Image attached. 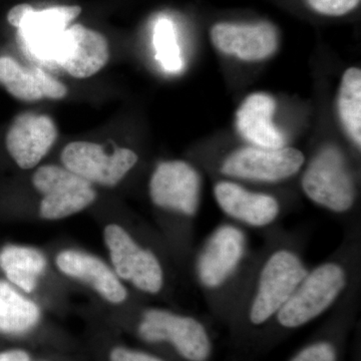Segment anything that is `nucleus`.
I'll list each match as a JSON object with an SVG mask.
<instances>
[{
  "label": "nucleus",
  "instance_id": "obj_17",
  "mask_svg": "<svg viewBox=\"0 0 361 361\" xmlns=\"http://www.w3.org/2000/svg\"><path fill=\"white\" fill-rule=\"evenodd\" d=\"M214 196L227 215L254 227L269 225L279 215V204L274 197L249 191L228 180L216 184Z\"/></svg>",
  "mask_w": 361,
  "mask_h": 361
},
{
  "label": "nucleus",
  "instance_id": "obj_1",
  "mask_svg": "<svg viewBox=\"0 0 361 361\" xmlns=\"http://www.w3.org/2000/svg\"><path fill=\"white\" fill-rule=\"evenodd\" d=\"M345 284V271L337 263H324L307 272L275 316L278 331L300 329L319 317L336 302Z\"/></svg>",
  "mask_w": 361,
  "mask_h": 361
},
{
  "label": "nucleus",
  "instance_id": "obj_21",
  "mask_svg": "<svg viewBox=\"0 0 361 361\" xmlns=\"http://www.w3.org/2000/svg\"><path fill=\"white\" fill-rule=\"evenodd\" d=\"M339 118L346 134L358 148L361 144V71L350 68L344 73L337 99Z\"/></svg>",
  "mask_w": 361,
  "mask_h": 361
},
{
  "label": "nucleus",
  "instance_id": "obj_5",
  "mask_svg": "<svg viewBox=\"0 0 361 361\" xmlns=\"http://www.w3.org/2000/svg\"><path fill=\"white\" fill-rule=\"evenodd\" d=\"M104 238L116 276L144 293L157 294L161 290L164 271L153 252L140 246L130 233L118 224L106 226Z\"/></svg>",
  "mask_w": 361,
  "mask_h": 361
},
{
  "label": "nucleus",
  "instance_id": "obj_19",
  "mask_svg": "<svg viewBox=\"0 0 361 361\" xmlns=\"http://www.w3.org/2000/svg\"><path fill=\"white\" fill-rule=\"evenodd\" d=\"M47 266L44 253L33 247L6 244L0 248V272L4 275L1 279L23 293L35 291Z\"/></svg>",
  "mask_w": 361,
  "mask_h": 361
},
{
  "label": "nucleus",
  "instance_id": "obj_24",
  "mask_svg": "<svg viewBox=\"0 0 361 361\" xmlns=\"http://www.w3.org/2000/svg\"><path fill=\"white\" fill-rule=\"evenodd\" d=\"M316 13L327 16H345L360 4V0H306Z\"/></svg>",
  "mask_w": 361,
  "mask_h": 361
},
{
  "label": "nucleus",
  "instance_id": "obj_23",
  "mask_svg": "<svg viewBox=\"0 0 361 361\" xmlns=\"http://www.w3.org/2000/svg\"><path fill=\"white\" fill-rule=\"evenodd\" d=\"M341 337L324 334L298 349L287 361H342Z\"/></svg>",
  "mask_w": 361,
  "mask_h": 361
},
{
  "label": "nucleus",
  "instance_id": "obj_10",
  "mask_svg": "<svg viewBox=\"0 0 361 361\" xmlns=\"http://www.w3.org/2000/svg\"><path fill=\"white\" fill-rule=\"evenodd\" d=\"M198 172L184 161L161 163L149 180V196L156 206L193 216L200 201Z\"/></svg>",
  "mask_w": 361,
  "mask_h": 361
},
{
  "label": "nucleus",
  "instance_id": "obj_3",
  "mask_svg": "<svg viewBox=\"0 0 361 361\" xmlns=\"http://www.w3.org/2000/svg\"><path fill=\"white\" fill-rule=\"evenodd\" d=\"M306 274L305 266L294 252L281 249L271 254L259 275L257 290L247 315L252 330L274 320Z\"/></svg>",
  "mask_w": 361,
  "mask_h": 361
},
{
  "label": "nucleus",
  "instance_id": "obj_9",
  "mask_svg": "<svg viewBox=\"0 0 361 361\" xmlns=\"http://www.w3.org/2000/svg\"><path fill=\"white\" fill-rule=\"evenodd\" d=\"M58 137V129L51 116L21 113L11 121L4 134L7 155L21 170L37 167Z\"/></svg>",
  "mask_w": 361,
  "mask_h": 361
},
{
  "label": "nucleus",
  "instance_id": "obj_26",
  "mask_svg": "<svg viewBox=\"0 0 361 361\" xmlns=\"http://www.w3.org/2000/svg\"><path fill=\"white\" fill-rule=\"evenodd\" d=\"M33 7L30 6L27 4H18L13 7L11 11L7 13V21H8L9 25L13 26V27L18 28L20 26L21 21H23V18L32 11Z\"/></svg>",
  "mask_w": 361,
  "mask_h": 361
},
{
  "label": "nucleus",
  "instance_id": "obj_6",
  "mask_svg": "<svg viewBox=\"0 0 361 361\" xmlns=\"http://www.w3.org/2000/svg\"><path fill=\"white\" fill-rule=\"evenodd\" d=\"M301 185L311 201L332 212H346L355 204V182L336 149H323L311 161Z\"/></svg>",
  "mask_w": 361,
  "mask_h": 361
},
{
  "label": "nucleus",
  "instance_id": "obj_18",
  "mask_svg": "<svg viewBox=\"0 0 361 361\" xmlns=\"http://www.w3.org/2000/svg\"><path fill=\"white\" fill-rule=\"evenodd\" d=\"M276 101L270 94L255 92L244 99L236 113V127L239 134L262 148L285 147L284 134L275 125L273 118Z\"/></svg>",
  "mask_w": 361,
  "mask_h": 361
},
{
  "label": "nucleus",
  "instance_id": "obj_4",
  "mask_svg": "<svg viewBox=\"0 0 361 361\" xmlns=\"http://www.w3.org/2000/svg\"><path fill=\"white\" fill-rule=\"evenodd\" d=\"M32 184L42 195L40 218L47 221L82 212L97 199L92 184L61 166H42L33 174Z\"/></svg>",
  "mask_w": 361,
  "mask_h": 361
},
{
  "label": "nucleus",
  "instance_id": "obj_12",
  "mask_svg": "<svg viewBox=\"0 0 361 361\" xmlns=\"http://www.w3.org/2000/svg\"><path fill=\"white\" fill-rule=\"evenodd\" d=\"M210 35L218 51L241 61H263L277 51L276 28L267 23H217L211 30Z\"/></svg>",
  "mask_w": 361,
  "mask_h": 361
},
{
  "label": "nucleus",
  "instance_id": "obj_11",
  "mask_svg": "<svg viewBox=\"0 0 361 361\" xmlns=\"http://www.w3.org/2000/svg\"><path fill=\"white\" fill-rule=\"evenodd\" d=\"M110 49L101 32L82 25L68 26L59 40L54 59L75 78H87L108 63Z\"/></svg>",
  "mask_w": 361,
  "mask_h": 361
},
{
  "label": "nucleus",
  "instance_id": "obj_20",
  "mask_svg": "<svg viewBox=\"0 0 361 361\" xmlns=\"http://www.w3.org/2000/svg\"><path fill=\"white\" fill-rule=\"evenodd\" d=\"M40 318L39 305L0 278V334L25 336L37 326Z\"/></svg>",
  "mask_w": 361,
  "mask_h": 361
},
{
  "label": "nucleus",
  "instance_id": "obj_2",
  "mask_svg": "<svg viewBox=\"0 0 361 361\" xmlns=\"http://www.w3.org/2000/svg\"><path fill=\"white\" fill-rule=\"evenodd\" d=\"M137 334L147 343L169 344L182 360H212L214 344L210 332L191 316L151 308L142 314Z\"/></svg>",
  "mask_w": 361,
  "mask_h": 361
},
{
  "label": "nucleus",
  "instance_id": "obj_13",
  "mask_svg": "<svg viewBox=\"0 0 361 361\" xmlns=\"http://www.w3.org/2000/svg\"><path fill=\"white\" fill-rule=\"evenodd\" d=\"M82 13L78 6H56L30 11L18 27V37L23 47L42 58L54 59L59 40L71 21Z\"/></svg>",
  "mask_w": 361,
  "mask_h": 361
},
{
  "label": "nucleus",
  "instance_id": "obj_7",
  "mask_svg": "<svg viewBox=\"0 0 361 361\" xmlns=\"http://www.w3.org/2000/svg\"><path fill=\"white\" fill-rule=\"evenodd\" d=\"M61 159L63 167L90 184L113 188L135 167L139 157L127 148L106 154L101 145L80 141L66 146Z\"/></svg>",
  "mask_w": 361,
  "mask_h": 361
},
{
  "label": "nucleus",
  "instance_id": "obj_22",
  "mask_svg": "<svg viewBox=\"0 0 361 361\" xmlns=\"http://www.w3.org/2000/svg\"><path fill=\"white\" fill-rule=\"evenodd\" d=\"M154 44L157 59L166 71L177 73L182 68L180 47L178 45L174 25L170 20L164 18L157 23L154 32Z\"/></svg>",
  "mask_w": 361,
  "mask_h": 361
},
{
  "label": "nucleus",
  "instance_id": "obj_27",
  "mask_svg": "<svg viewBox=\"0 0 361 361\" xmlns=\"http://www.w3.org/2000/svg\"><path fill=\"white\" fill-rule=\"evenodd\" d=\"M0 361H32V356L25 349H6L0 351Z\"/></svg>",
  "mask_w": 361,
  "mask_h": 361
},
{
  "label": "nucleus",
  "instance_id": "obj_16",
  "mask_svg": "<svg viewBox=\"0 0 361 361\" xmlns=\"http://www.w3.org/2000/svg\"><path fill=\"white\" fill-rule=\"evenodd\" d=\"M0 85L14 99L27 103L42 99H61L68 94L63 82L42 68H26L7 54L0 56Z\"/></svg>",
  "mask_w": 361,
  "mask_h": 361
},
{
  "label": "nucleus",
  "instance_id": "obj_14",
  "mask_svg": "<svg viewBox=\"0 0 361 361\" xmlns=\"http://www.w3.org/2000/svg\"><path fill=\"white\" fill-rule=\"evenodd\" d=\"M245 253V237L234 226H221L207 242L199 257V278L208 288L224 283Z\"/></svg>",
  "mask_w": 361,
  "mask_h": 361
},
{
  "label": "nucleus",
  "instance_id": "obj_15",
  "mask_svg": "<svg viewBox=\"0 0 361 361\" xmlns=\"http://www.w3.org/2000/svg\"><path fill=\"white\" fill-rule=\"evenodd\" d=\"M56 265L66 276L89 285L109 303L122 304L127 300V289L115 271L92 254L71 249L61 251Z\"/></svg>",
  "mask_w": 361,
  "mask_h": 361
},
{
  "label": "nucleus",
  "instance_id": "obj_25",
  "mask_svg": "<svg viewBox=\"0 0 361 361\" xmlns=\"http://www.w3.org/2000/svg\"><path fill=\"white\" fill-rule=\"evenodd\" d=\"M109 360L110 361H165L153 353L125 348V346H116L111 349Z\"/></svg>",
  "mask_w": 361,
  "mask_h": 361
},
{
  "label": "nucleus",
  "instance_id": "obj_8",
  "mask_svg": "<svg viewBox=\"0 0 361 361\" xmlns=\"http://www.w3.org/2000/svg\"><path fill=\"white\" fill-rule=\"evenodd\" d=\"M302 152L294 148L246 147L233 152L223 161V174L239 179L278 182L297 174L302 167Z\"/></svg>",
  "mask_w": 361,
  "mask_h": 361
}]
</instances>
